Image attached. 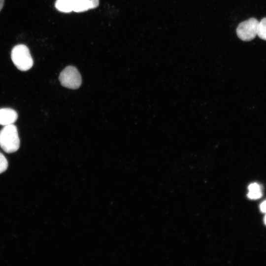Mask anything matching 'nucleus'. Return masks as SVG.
Masks as SVG:
<instances>
[{
  "mask_svg": "<svg viewBox=\"0 0 266 266\" xmlns=\"http://www.w3.org/2000/svg\"><path fill=\"white\" fill-rule=\"evenodd\" d=\"M0 146L7 153H14L19 148L20 139L14 125L5 126L0 131Z\"/></svg>",
  "mask_w": 266,
  "mask_h": 266,
  "instance_id": "f257e3e1",
  "label": "nucleus"
},
{
  "mask_svg": "<svg viewBox=\"0 0 266 266\" xmlns=\"http://www.w3.org/2000/svg\"><path fill=\"white\" fill-rule=\"evenodd\" d=\"M11 57L15 66L21 71L29 70L33 65V60L29 48L24 44L15 46L11 51Z\"/></svg>",
  "mask_w": 266,
  "mask_h": 266,
  "instance_id": "f03ea898",
  "label": "nucleus"
},
{
  "mask_svg": "<svg viewBox=\"0 0 266 266\" xmlns=\"http://www.w3.org/2000/svg\"><path fill=\"white\" fill-rule=\"evenodd\" d=\"M59 79L63 86L71 89H78L82 83L79 72L72 66L65 67L60 73Z\"/></svg>",
  "mask_w": 266,
  "mask_h": 266,
  "instance_id": "7ed1b4c3",
  "label": "nucleus"
},
{
  "mask_svg": "<svg viewBox=\"0 0 266 266\" xmlns=\"http://www.w3.org/2000/svg\"><path fill=\"white\" fill-rule=\"evenodd\" d=\"M259 21L255 18H251L240 23L236 28V34L243 41H250L257 35Z\"/></svg>",
  "mask_w": 266,
  "mask_h": 266,
  "instance_id": "20e7f679",
  "label": "nucleus"
},
{
  "mask_svg": "<svg viewBox=\"0 0 266 266\" xmlns=\"http://www.w3.org/2000/svg\"><path fill=\"white\" fill-rule=\"evenodd\" d=\"M18 118L15 110L10 108H0V125L6 126L14 123Z\"/></svg>",
  "mask_w": 266,
  "mask_h": 266,
  "instance_id": "39448f33",
  "label": "nucleus"
},
{
  "mask_svg": "<svg viewBox=\"0 0 266 266\" xmlns=\"http://www.w3.org/2000/svg\"><path fill=\"white\" fill-rule=\"evenodd\" d=\"M99 0H73L72 11L81 12L97 7Z\"/></svg>",
  "mask_w": 266,
  "mask_h": 266,
  "instance_id": "423d86ee",
  "label": "nucleus"
},
{
  "mask_svg": "<svg viewBox=\"0 0 266 266\" xmlns=\"http://www.w3.org/2000/svg\"><path fill=\"white\" fill-rule=\"evenodd\" d=\"M249 192L247 197L250 199L257 200L263 196L262 186L257 183L250 184L248 187Z\"/></svg>",
  "mask_w": 266,
  "mask_h": 266,
  "instance_id": "0eeeda50",
  "label": "nucleus"
},
{
  "mask_svg": "<svg viewBox=\"0 0 266 266\" xmlns=\"http://www.w3.org/2000/svg\"><path fill=\"white\" fill-rule=\"evenodd\" d=\"M73 0H57L56 8L63 12H70L72 11Z\"/></svg>",
  "mask_w": 266,
  "mask_h": 266,
  "instance_id": "6e6552de",
  "label": "nucleus"
},
{
  "mask_svg": "<svg viewBox=\"0 0 266 266\" xmlns=\"http://www.w3.org/2000/svg\"><path fill=\"white\" fill-rule=\"evenodd\" d=\"M257 35L261 39L266 40V17L259 22Z\"/></svg>",
  "mask_w": 266,
  "mask_h": 266,
  "instance_id": "1a4fd4ad",
  "label": "nucleus"
},
{
  "mask_svg": "<svg viewBox=\"0 0 266 266\" xmlns=\"http://www.w3.org/2000/svg\"><path fill=\"white\" fill-rule=\"evenodd\" d=\"M8 167V162L5 156L0 152V174L5 171Z\"/></svg>",
  "mask_w": 266,
  "mask_h": 266,
  "instance_id": "9d476101",
  "label": "nucleus"
},
{
  "mask_svg": "<svg viewBox=\"0 0 266 266\" xmlns=\"http://www.w3.org/2000/svg\"><path fill=\"white\" fill-rule=\"evenodd\" d=\"M261 211L263 213H266V200L263 201L260 205Z\"/></svg>",
  "mask_w": 266,
  "mask_h": 266,
  "instance_id": "9b49d317",
  "label": "nucleus"
},
{
  "mask_svg": "<svg viewBox=\"0 0 266 266\" xmlns=\"http://www.w3.org/2000/svg\"><path fill=\"white\" fill-rule=\"evenodd\" d=\"M4 0H0V11L3 7Z\"/></svg>",
  "mask_w": 266,
  "mask_h": 266,
  "instance_id": "f8f14e48",
  "label": "nucleus"
},
{
  "mask_svg": "<svg viewBox=\"0 0 266 266\" xmlns=\"http://www.w3.org/2000/svg\"><path fill=\"white\" fill-rule=\"evenodd\" d=\"M264 223L265 225L266 226V213H265V216L264 217Z\"/></svg>",
  "mask_w": 266,
  "mask_h": 266,
  "instance_id": "ddd939ff",
  "label": "nucleus"
}]
</instances>
